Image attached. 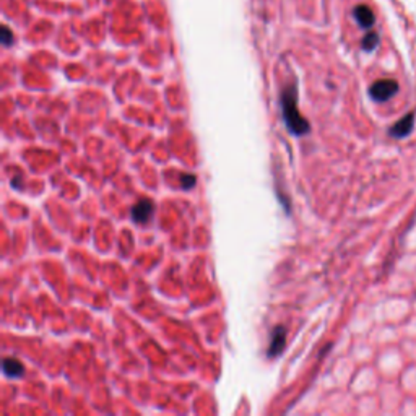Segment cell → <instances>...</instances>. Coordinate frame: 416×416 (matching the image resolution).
Returning a JSON list of instances; mask_svg holds the SVG:
<instances>
[{"instance_id": "cell-1", "label": "cell", "mask_w": 416, "mask_h": 416, "mask_svg": "<svg viewBox=\"0 0 416 416\" xmlns=\"http://www.w3.org/2000/svg\"><path fill=\"white\" fill-rule=\"evenodd\" d=\"M280 103H281L283 119H285V124L291 134L298 135V137L309 134V122H307L298 111V106H296L298 104V91H296L294 85L283 90Z\"/></svg>"}, {"instance_id": "cell-2", "label": "cell", "mask_w": 416, "mask_h": 416, "mask_svg": "<svg viewBox=\"0 0 416 416\" xmlns=\"http://www.w3.org/2000/svg\"><path fill=\"white\" fill-rule=\"evenodd\" d=\"M397 91H398V83L395 80L384 78L372 83L369 88V96L376 103H385L397 95Z\"/></svg>"}, {"instance_id": "cell-3", "label": "cell", "mask_w": 416, "mask_h": 416, "mask_svg": "<svg viewBox=\"0 0 416 416\" xmlns=\"http://www.w3.org/2000/svg\"><path fill=\"white\" fill-rule=\"evenodd\" d=\"M153 213H155V205L150 198H141V200H138L132 206V220L138 224L150 221Z\"/></svg>"}, {"instance_id": "cell-4", "label": "cell", "mask_w": 416, "mask_h": 416, "mask_svg": "<svg viewBox=\"0 0 416 416\" xmlns=\"http://www.w3.org/2000/svg\"><path fill=\"white\" fill-rule=\"evenodd\" d=\"M285 343H286V330L285 327H275L272 332V338H270V345H269V349H267V354L270 358L273 356H278L283 348H285Z\"/></svg>"}, {"instance_id": "cell-5", "label": "cell", "mask_w": 416, "mask_h": 416, "mask_svg": "<svg viewBox=\"0 0 416 416\" xmlns=\"http://www.w3.org/2000/svg\"><path fill=\"white\" fill-rule=\"evenodd\" d=\"M414 124V114H406L403 119H400L398 122H395L392 127H390V135L397 137V138H403L411 132Z\"/></svg>"}, {"instance_id": "cell-6", "label": "cell", "mask_w": 416, "mask_h": 416, "mask_svg": "<svg viewBox=\"0 0 416 416\" xmlns=\"http://www.w3.org/2000/svg\"><path fill=\"white\" fill-rule=\"evenodd\" d=\"M353 16H354V20L358 21V24H360L361 28H371L374 21H376V16H374V12L371 10V8L368 5H358L354 7V10H353Z\"/></svg>"}, {"instance_id": "cell-7", "label": "cell", "mask_w": 416, "mask_h": 416, "mask_svg": "<svg viewBox=\"0 0 416 416\" xmlns=\"http://www.w3.org/2000/svg\"><path fill=\"white\" fill-rule=\"evenodd\" d=\"M2 368L7 377H21L24 374L23 364L18 360H15V358H5L2 363Z\"/></svg>"}, {"instance_id": "cell-8", "label": "cell", "mask_w": 416, "mask_h": 416, "mask_svg": "<svg viewBox=\"0 0 416 416\" xmlns=\"http://www.w3.org/2000/svg\"><path fill=\"white\" fill-rule=\"evenodd\" d=\"M377 44H379V35H377V33H374V31L368 33V35H366L364 39H363V49H364V51H368V52L374 51V49L377 47Z\"/></svg>"}, {"instance_id": "cell-9", "label": "cell", "mask_w": 416, "mask_h": 416, "mask_svg": "<svg viewBox=\"0 0 416 416\" xmlns=\"http://www.w3.org/2000/svg\"><path fill=\"white\" fill-rule=\"evenodd\" d=\"M195 182H197V177L194 176V174H182V177H181V186L184 187L186 190L192 189V187L195 186Z\"/></svg>"}, {"instance_id": "cell-10", "label": "cell", "mask_w": 416, "mask_h": 416, "mask_svg": "<svg viewBox=\"0 0 416 416\" xmlns=\"http://www.w3.org/2000/svg\"><path fill=\"white\" fill-rule=\"evenodd\" d=\"M12 41H13V36H12L10 29H8L7 26H4L2 28V43H4V46H10Z\"/></svg>"}]
</instances>
